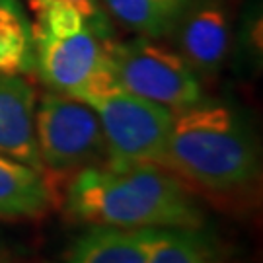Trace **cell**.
<instances>
[{"label":"cell","instance_id":"cell-1","mask_svg":"<svg viewBox=\"0 0 263 263\" xmlns=\"http://www.w3.org/2000/svg\"><path fill=\"white\" fill-rule=\"evenodd\" d=\"M68 215L90 226L201 228L203 211L185 183L156 164H96L76 172Z\"/></svg>","mask_w":263,"mask_h":263},{"label":"cell","instance_id":"cell-2","mask_svg":"<svg viewBox=\"0 0 263 263\" xmlns=\"http://www.w3.org/2000/svg\"><path fill=\"white\" fill-rule=\"evenodd\" d=\"M164 168L213 195H238L259 179V152L250 127L230 105L213 100L174 113Z\"/></svg>","mask_w":263,"mask_h":263},{"label":"cell","instance_id":"cell-3","mask_svg":"<svg viewBox=\"0 0 263 263\" xmlns=\"http://www.w3.org/2000/svg\"><path fill=\"white\" fill-rule=\"evenodd\" d=\"M105 41L78 10L53 4L35 14L33 72L51 92L84 102L115 86Z\"/></svg>","mask_w":263,"mask_h":263},{"label":"cell","instance_id":"cell-4","mask_svg":"<svg viewBox=\"0 0 263 263\" xmlns=\"http://www.w3.org/2000/svg\"><path fill=\"white\" fill-rule=\"evenodd\" d=\"M113 84L176 113L203 100L199 74L176 49L158 39L137 37L105 41Z\"/></svg>","mask_w":263,"mask_h":263},{"label":"cell","instance_id":"cell-5","mask_svg":"<svg viewBox=\"0 0 263 263\" xmlns=\"http://www.w3.org/2000/svg\"><path fill=\"white\" fill-rule=\"evenodd\" d=\"M102 123L109 164H156L164 168L174 111L117 86L84 100Z\"/></svg>","mask_w":263,"mask_h":263},{"label":"cell","instance_id":"cell-6","mask_svg":"<svg viewBox=\"0 0 263 263\" xmlns=\"http://www.w3.org/2000/svg\"><path fill=\"white\" fill-rule=\"evenodd\" d=\"M35 141L47 174H76L107 160L98 113L80 100L49 90L35 107Z\"/></svg>","mask_w":263,"mask_h":263},{"label":"cell","instance_id":"cell-7","mask_svg":"<svg viewBox=\"0 0 263 263\" xmlns=\"http://www.w3.org/2000/svg\"><path fill=\"white\" fill-rule=\"evenodd\" d=\"M176 51L197 74H215L230 41V18L222 0H189L172 33Z\"/></svg>","mask_w":263,"mask_h":263},{"label":"cell","instance_id":"cell-8","mask_svg":"<svg viewBox=\"0 0 263 263\" xmlns=\"http://www.w3.org/2000/svg\"><path fill=\"white\" fill-rule=\"evenodd\" d=\"M35 107L37 92L26 74L0 72V154L43 174L35 141Z\"/></svg>","mask_w":263,"mask_h":263},{"label":"cell","instance_id":"cell-9","mask_svg":"<svg viewBox=\"0 0 263 263\" xmlns=\"http://www.w3.org/2000/svg\"><path fill=\"white\" fill-rule=\"evenodd\" d=\"M53 207L47 178L18 160L0 154V220H33Z\"/></svg>","mask_w":263,"mask_h":263},{"label":"cell","instance_id":"cell-10","mask_svg":"<svg viewBox=\"0 0 263 263\" xmlns=\"http://www.w3.org/2000/svg\"><path fill=\"white\" fill-rule=\"evenodd\" d=\"M151 228L90 226L70 248L66 263H146Z\"/></svg>","mask_w":263,"mask_h":263},{"label":"cell","instance_id":"cell-11","mask_svg":"<svg viewBox=\"0 0 263 263\" xmlns=\"http://www.w3.org/2000/svg\"><path fill=\"white\" fill-rule=\"evenodd\" d=\"M187 2L189 0H100L109 18L148 39L168 37Z\"/></svg>","mask_w":263,"mask_h":263},{"label":"cell","instance_id":"cell-12","mask_svg":"<svg viewBox=\"0 0 263 263\" xmlns=\"http://www.w3.org/2000/svg\"><path fill=\"white\" fill-rule=\"evenodd\" d=\"M33 22L24 0H0V72L33 74Z\"/></svg>","mask_w":263,"mask_h":263},{"label":"cell","instance_id":"cell-13","mask_svg":"<svg viewBox=\"0 0 263 263\" xmlns=\"http://www.w3.org/2000/svg\"><path fill=\"white\" fill-rule=\"evenodd\" d=\"M146 263H222L201 228H151Z\"/></svg>","mask_w":263,"mask_h":263},{"label":"cell","instance_id":"cell-14","mask_svg":"<svg viewBox=\"0 0 263 263\" xmlns=\"http://www.w3.org/2000/svg\"><path fill=\"white\" fill-rule=\"evenodd\" d=\"M26 8L35 16L41 10L49 8L53 4H65L70 8L78 10L84 16L98 33H102L104 37L109 39V16L105 14V10L102 8L100 0H24Z\"/></svg>","mask_w":263,"mask_h":263},{"label":"cell","instance_id":"cell-15","mask_svg":"<svg viewBox=\"0 0 263 263\" xmlns=\"http://www.w3.org/2000/svg\"><path fill=\"white\" fill-rule=\"evenodd\" d=\"M0 263H6V261H4V259H2V257H0Z\"/></svg>","mask_w":263,"mask_h":263}]
</instances>
